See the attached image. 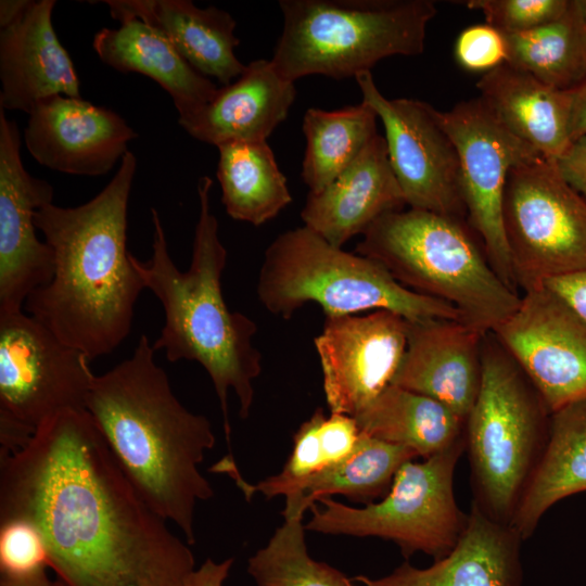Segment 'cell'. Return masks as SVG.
I'll return each mask as SVG.
<instances>
[{
	"instance_id": "cell-28",
	"label": "cell",
	"mask_w": 586,
	"mask_h": 586,
	"mask_svg": "<svg viewBox=\"0 0 586 586\" xmlns=\"http://www.w3.org/2000/svg\"><path fill=\"white\" fill-rule=\"evenodd\" d=\"M217 149L221 202L231 218L260 226L292 202L286 178L267 141L230 142Z\"/></svg>"
},
{
	"instance_id": "cell-4",
	"label": "cell",
	"mask_w": 586,
	"mask_h": 586,
	"mask_svg": "<svg viewBox=\"0 0 586 586\" xmlns=\"http://www.w3.org/2000/svg\"><path fill=\"white\" fill-rule=\"evenodd\" d=\"M213 181L203 176L198 182L199 218L195 225L192 259L187 271L171 259L155 208H151L153 243L151 257L131 262L145 289L160 300L165 323L154 341V351L164 349L167 360L199 362L208 373L217 394L225 435L230 446L231 425L228 393L239 403V416H250L254 399L253 382L262 372V354L253 345L256 323L239 311H231L224 298L221 277L227 251L218 235V220L211 207Z\"/></svg>"
},
{
	"instance_id": "cell-15",
	"label": "cell",
	"mask_w": 586,
	"mask_h": 586,
	"mask_svg": "<svg viewBox=\"0 0 586 586\" xmlns=\"http://www.w3.org/2000/svg\"><path fill=\"white\" fill-rule=\"evenodd\" d=\"M407 335L408 320L391 310L326 317L314 344L330 411L355 417L388 386Z\"/></svg>"
},
{
	"instance_id": "cell-39",
	"label": "cell",
	"mask_w": 586,
	"mask_h": 586,
	"mask_svg": "<svg viewBox=\"0 0 586 586\" xmlns=\"http://www.w3.org/2000/svg\"><path fill=\"white\" fill-rule=\"evenodd\" d=\"M232 564L233 558L220 562L207 558L188 576L183 586H224Z\"/></svg>"
},
{
	"instance_id": "cell-9",
	"label": "cell",
	"mask_w": 586,
	"mask_h": 586,
	"mask_svg": "<svg viewBox=\"0 0 586 586\" xmlns=\"http://www.w3.org/2000/svg\"><path fill=\"white\" fill-rule=\"evenodd\" d=\"M466 436L422 462L409 460L396 472L388 493L361 508L321 498L314 504L306 530L354 537H380L395 543L404 557L424 552L438 560L459 542L468 515L453 488L456 464Z\"/></svg>"
},
{
	"instance_id": "cell-38",
	"label": "cell",
	"mask_w": 586,
	"mask_h": 586,
	"mask_svg": "<svg viewBox=\"0 0 586 586\" xmlns=\"http://www.w3.org/2000/svg\"><path fill=\"white\" fill-rule=\"evenodd\" d=\"M586 320V270L550 279L544 283Z\"/></svg>"
},
{
	"instance_id": "cell-41",
	"label": "cell",
	"mask_w": 586,
	"mask_h": 586,
	"mask_svg": "<svg viewBox=\"0 0 586 586\" xmlns=\"http://www.w3.org/2000/svg\"><path fill=\"white\" fill-rule=\"evenodd\" d=\"M0 586H62L59 582H52L46 574V570L25 576L1 575Z\"/></svg>"
},
{
	"instance_id": "cell-21",
	"label": "cell",
	"mask_w": 586,
	"mask_h": 586,
	"mask_svg": "<svg viewBox=\"0 0 586 586\" xmlns=\"http://www.w3.org/2000/svg\"><path fill=\"white\" fill-rule=\"evenodd\" d=\"M295 97L294 82L282 77L270 60L258 59L246 64L234 81L218 88L207 103L178 115V123L192 138L217 148L267 141Z\"/></svg>"
},
{
	"instance_id": "cell-14",
	"label": "cell",
	"mask_w": 586,
	"mask_h": 586,
	"mask_svg": "<svg viewBox=\"0 0 586 586\" xmlns=\"http://www.w3.org/2000/svg\"><path fill=\"white\" fill-rule=\"evenodd\" d=\"M551 415L586 399V320L546 285L524 291L493 332Z\"/></svg>"
},
{
	"instance_id": "cell-18",
	"label": "cell",
	"mask_w": 586,
	"mask_h": 586,
	"mask_svg": "<svg viewBox=\"0 0 586 586\" xmlns=\"http://www.w3.org/2000/svg\"><path fill=\"white\" fill-rule=\"evenodd\" d=\"M486 334L462 320L408 321L407 347L391 384L438 400L466 422L481 386Z\"/></svg>"
},
{
	"instance_id": "cell-10",
	"label": "cell",
	"mask_w": 586,
	"mask_h": 586,
	"mask_svg": "<svg viewBox=\"0 0 586 586\" xmlns=\"http://www.w3.org/2000/svg\"><path fill=\"white\" fill-rule=\"evenodd\" d=\"M90 360L30 315L0 316V457L27 445L59 412L86 409Z\"/></svg>"
},
{
	"instance_id": "cell-40",
	"label": "cell",
	"mask_w": 586,
	"mask_h": 586,
	"mask_svg": "<svg viewBox=\"0 0 586 586\" xmlns=\"http://www.w3.org/2000/svg\"><path fill=\"white\" fill-rule=\"evenodd\" d=\"M586 135V84L572 90L570 136L572 142Z\"/></svg>"
},
{
	"instance_id": "cell-3",
	"label": "cell",
	"mask_w": 586,
	"mask_h": 586,
	"mask_svg": "<svg viewBox=\"0 0 586 586\" xmlns=\"http://www.w3.org/2000/svg\"><path fill=\"white\" fill-rule=\"evenodd\" d=\"M154 353L142 334L129 358L94 377L86 410L140 496L193 545L196 504L214 495L199 466L216 437L176 397Z\"/></svg>"
},
{
	"instance_id": "cell-7",
	"label": "cell",
	"mask_w": 586,
	"mask_h": 586,
	"mask_svg": "<svg viewBox=\"0 0 586 586\" xmlns=\"http://www.w3.org/2000/svg\"><path fill=\"white\" fill-rule=\"evenodd\" d=\"M256 294L266 310L284 319L316 303L326 317L385 309L408 321H464L454 306L409 290L380 263L334 246L305 226L280 233L268 245Z\"/></svg>"
},
{
	"instance_id": "cell-29",
	"label": "cell",
	"mask_w": 586,
	"mask_h": 586,
	"mask_svg": "<svg viewBox=\"0 0 586 586\" xmlns=\"http://www.w3.org/2000/svg\"><path fill=\"white\" fill-rule=\"evenodd\" d=\"M504 37L505 63L558 90L571 91L586 84V22L581 0H571L565 13L553 22Z\"/></svg>"
},
{
	"instance_id": "cell-1",
	"label": "cell",
	"mask_w": 586,
	"mask_h": 586,
	"mask_svg": "<svg viewBox=\"0 0 586 586\" xmlns=\"http://www.w3.org/2000/svg\"><path fill=\"white\" fill-rule=\"evenodd\" d=\"M11 521L35 528L62 586H183L195 570L86 409L59 412L0 457V523Z\"/></svg>"
},
{
	"instance_id": "cell-37",
	"label": "cell",
	"mask_w": 586,
	"mask_h": 586,
	"mask_svg": "<svg viewBox=\"0 0 586 586\" xmlns=\"http://www.w3.org/2000/svg\"><path fill=\"white\" fill-rule=\"evenodd\" d=\"M556 165L563 179L586 201V135L574 140Z\"/></svg>"
},
{
	"instance_id": "cell-31",
	"label": "cell",
	"mask_w": 586,
	"mask_h": 586,
	"mask_svg": "<svg viewBox=\"0 0 586 586\" xmlns=\"http://www.w3.org/2000/svg\"><path fill=\"white\" fill-rule=\"evenodd\" d=\"M377 113L367 103L337 110L309 107L303 117L306 139L301 176L310 193L329 186L378 135Z\"/></svg>"
},
{
	"instance_id": "cell-36",
	"label": "cell",
	"mask_w": 586,
	"mask_h": 586,
	"mask_svg": "<svg viewBox=\"0 0 586 586\" xmlns=\"http://www.w3.org/2000/svg\"><path fill=\"white\" fill-rule=\"evenodd\" d=\"M319 434L328 468L349 458L362 435L354 417L336 412L323 417Z\"/></svg>"
},
{
	"instance_id": "cell-35",
	"label": "cell",
	"mask_w": 586,
	"mask_h": 586,
	"mask_svg": "<svg viewBox=\"0 0 586 586\" xmlns=\"http://www.w3.org/2000/svg\"><path fill=\"white\" fill-rule=\"evenodd\" d=\"M454 54L463 69L487 73L506 62L504 34L487 23L469 26L458 35Z\"/></svg>"
},
{
	"instance_id": "cell-20",
	"label": "cell",
	"mask_w": 586,
	"mask_h": 586,
	"mask_svg": "<svg viewBox=\"0 0 586 586\" xmlns=\"http://www.w3.org/2000/svg\"><path fill=\"white\" fill-rule=\"evenodd\" d=\"M405 205L385 139L377 135L329 186L308 193L301 218L303 226L342 247L381 216L402 211Z\"/></svg>"
},
{
	"instance_id": "cell-30",
	"label": "cell",
	"mask_w": 586,
	"mask_h": 586,
	"mask_svg": "<svg viewBox=\"0 0 586 586\" xmlns=\"http://www.w3.org/2000/svg\"><path fill=\"white\" fill-rule=\"evenodd\" d=\"M417 457V454L407 447L362 433L355 453L349 458L321 471L306 482L296 495L285 499L282 515L304 514L321 498L332 495H343L365 505L373 502L388 493L398 469Z\"/></svg>"
},
{
	"instance_id": "cell-12",
	"label": "cell",
	"mask_w": 586,
	"mask_h": 586,
	"mask_svg": "<svg viewBox=\"0 0 586 586\" xmlns=\"http://www.w3.org/2000/svg\"><path fill=\"white\" fill-rule=\"evenodd\" d=\"M437 115L458 153L469 226L492 267L517 291L504 222L506 184L512 168L543 156L508 131L480 98L437 111Z\"/></svg>"
},
{
	"instance_id": "cell-8",
	"label": "cell",
	"mask_w": 586,
	"mask_h": 586,
	"mask_svg": "<svg viewBox=\"0 0 586 586\" xmlns=\"http://www.w3.org/2000/svg\"><path fill=\"white\" fill-rule=\"evenodd\" d=\"M495 337V336H494ZM550 413L523 371L495 339L483 342L482 381L466 421L474 502L509 525L544 450Z\"/></svg>"
},
{
	"instance_id": "cell-33",
	"label": "cell",
	"mask_w": 586,
	"mask_h": 586,
	"mask_svg": "<svg viewBox=\"0 0 586 586\" xmlns=\"http://www.w3.org/2000/svg\"><path fill=\"white\" fill-rule=\"evenodd\" d=\"M471 10L483 13L486 23L502 34L527 31L562 16L571 0H469Z\"/></svg>"
},
{
	"instance_id": "cell-25",
	"label": "cell",
	"mask_w": 586,
	"mask_h": 586,
	"mask_svg": "<svg viewBox=\"0 0 586 586\" xmlns=\"http://www.w3.org/2000/svg\"><path fill=\"white\" fill-rule=\"evenodd\" d=\"M92 46L99 59L114 69L139 73L157 82L171 97L178 115L207 103L218 90L161 31L140 20L100 29Z\"/></svg>"
},
{
	"instance_id": "cell-6",
	"label": "cell",
	"mask_w": 586,
	"mask_h": 586,
	"mask_svg": "<svg viewBox=\"0 0 586 586\" xmlns=\"http://www.w3.org/2000/svg\"><path fill=\"white\" fill-rule=\"evenodd\" d=\"M283 27L270 59L295 82L368 73L381 60L424 51L432 0H280Z\"/></svg>"
},
{
	"instance_id": "cell-34",
	"label": "cell",
	"mask_w": 586,
	"mask_h": 586,
	"mask_svg": "<svg viewBox=\"0 0 586 586\" xmlns=\"http://www.w3.org/2000/svg\"><path fill=\"white\" fill-rule=\"evenodd\" d=\"M49 566L38 533L22 521L0 523V571L5 576H25Z\"/></svg>"
},
{
	"instance_id": "cell-43",
	"label": "cell",
	"mask_w": 586,
	"mask_h": 586,
	"mask_svg": "<svg viewBox=\"0 0 586 586\" xmlns=\"http://www.w3.org/2000/svg\"><path fill=\"white\" fill-rule=\"evenodd\" d=\"M581 5H582L585 22H586V0H581Z\"/></svg>"
},
{
	"instance_id": "cell-23",
	"label": "cell",
	"mask_w": 586,
	"mask_h": 586,
	"mask_svg": "<svg viewBox=\"0 0 586 586\" xmlns=\"http://www.w3.org/2000/svg\"><path fill=\"white\" fill-rule=\"evenodd\" d=\"M120 23L140 20L161 31L180 55L200 74L214 77L224 86L245 69L235 55L240 40L235 20L214 5L198 8L189 0L103 1Z\"/></svg>"
},
{
	"instance_id": "cell-27",
	"label": "cell",
	"mask_w": 586,
	"mask_h": 586,
	"mask_svg": "<svg viewBox=\"0 0 586 586\" xmlns=\"http://www.w3.org/2000/svg\"><path fill=\"white\" fill-rule=\"evenodd\" d=\"M354 418L364 434L407 447L424 459L466 436V422L447 406L394 384Z\"/></svg>"
},
{
	"instance_id": "cell-11",
	"label": "cell",
	"mask_w": 586,
	"mask_h": 586,
	"mask_svg": "<svg viewBox=\"0 0 586 586\" xmlns=\"http://www.w3.org/2000/svg\"><path fill=\"white\" fill-rule=\"evenodd\" d=\"M504 222L517 285L524 291L586 270V201L544 157L511 169Z\"/></svg>"
},
{
	"instance_id": "cell-2",
	"label": "cell",
	"mask_w": 586,
	"mask_h": 586,
	"mask_svg": "<svg viewBox=\"0 0 586 586\" xmlns=\"http://www.w3.org/2000/svg\"><path fill=\"white\" fill-rule=\"evenodd\" d=\"M137 169L129 150L93 199L75 207L49 203L35 224L54 253L51 281L25 303L31 317L91 360L128 336L144 283L127 249V209Z\"/></svg>"
},
{
	"instance_id": "cell-17",
	"label": "cell",
	"mask_w": 586,
	"mask_h": 586,
	"mask_svg": "<svg viewBox=\"0 0 586 586\" xmlns=\"http://www.w3.org/2000/svg\"><path fill=\"white\" fill-rule=\"evenodd\" d=\"M28 115L24 142L29 154L65 174L109 173L137 137L120 115L81 98L53 95L37 103Z\"/></svg>"
},
{
	"instance_id": "cell-42",
	"label": "cell",
	"mask_w": 586,
	"mask_h": 586,
	"mask_svg": "<svg viewBox=\"0 0 586 586\" xmlns=\"http://www.w3.org/2000/svg\"><path fill=\"white\" fill-rule=\"evenodd\" d=\"M33 0H1L0 27L3 28L20 18Z\"/></svg>"
},
{
	"instance_id": "cell-24",
	"label": "cell",
	"mask_w": 586,
	"mask_h": 586,
	"mask_svg": "<svg viewBox=\"0 0 586 586\" xmlns=\"http://www.w3.org/2000/svg\"><path fill=\"white\" fill-rule=\"evenodd\" d=\"M476 88L491 114L546 160L556 162L572 144V90L549 87L508 63L485 73Z\"/></svg>"
},
{
	"instance_id": "cell-13",
	"label": "cell",
	"mask_w": 586,
	"mask_h": 586,
	"mask_svg": "<svg viewBox=\"0 0 586 586\" xmlns=\"http://www.w3.org/2000/svg\"><path fill=\"white\" fill-rule=\"evenodd\" d=\"M355 80L361 101L383 124L390 163L406 205L463 219L459 157L438 119V110L416 99L385 98L370 72Z\"/></svg>"
},
{
	"instance_id": "cell-5",
	"label": "cell",
	"mask_w": 586,
	"mask_h": 586,
	"mask_svg": "<svg viewBox=\"0 0 586 586\" xmlns=\"http://www.w3.org/2000/svg\"><path fill=\"white\" fill-rule=\"evenodd\" d=\"M470 228L463 219L429 211L391 212L368 228L356 253L380 263L402 285L454 306L467 323L492 333L518 308L521 296L492 267Z\"/></svg>"
},
{
	"instance_id": "cell-16",
	"label": "cell",
	"mask_w": 586,
	"mask_h": 586,
	"mask_svg": "<svg viewBox=\"0 0 586 586\" xmlns=\"http://www.w3.org/2000/svg\"><path fill=\"white\" fill-rule=\"evenodd\" d=\"M52 200V186L25 169L17 125L0 109V316L23 311L54 275L53 250L35 224V213Z\"/></svg>"
},
{
	"instance_id": "cell-26",
	"label": "cell",
	"mask_w": 586,
	"mask_h": 586,
	"mask_svg": "<svg viewBox=\"0 0 586 586\" xmlns=\"http://www.w3.org/2000/svg\"><path fill=\"white\" fill-rule=\"evenodd\" d=\"M586 491V399L550 415L544 450L509 526L523 540L559 500Z\"/></svg>"
},
{
	"instance_id": "cell-32",
	"label": "cell",
	"mask_w": 586,
	"mask_h": 586,
	"mask_svg": "<svg viewBox=\"0 0 586 586\" xmlns=\"http://www.w3.org/2000/svg\"><path fill=\"white\" fill-rule=\"evenodd\" d=\"M304 514L283 515L268 543L247 560L256 586H355L344 573L316 561L305 542Z\"/></svg>"
},
{
	"instance_id": "cell-22",
	"label": "cell",
	"mask_w": 586,
	"mask_h": 586,
	"mask_svg": "<svg viewBox=\"0 0 586 586\" xmlns=\"http://www.w3.org/2000/svg\"><path fill=\"white\" fill-rule=\"evenodd\" d=\"M520 536L474 501L466 528L445 557L424 569L404 562L390 574L354 579L364 586H521Z\"/></svg>"
},
{
	"instance_id": "cell-19",
	"label": "cell",
	"mask_w": 586,
	"mask_h": 586,
	"mask_svg": "<svg viewBox=\"0 0 586 586\" xmlns=\"http://www.w3.org/2000/svg\"><path fill=\"white\" fill-rule=\"evenodd\" d=\"M54 0L31 1L25 13L0 30V109L31 112L53 95L80 99L74 63L53 25Z\"/></svg>"
}]
</instances>
